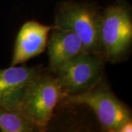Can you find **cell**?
Wrapping results in <instances>:
<instances>
[{"instance_id": "6da1fadb", "label": "cell", "mask_w": 132, "mask_h": 132, "mask_svg": "<svg viewBox=\"0 0 132 132\" xmlns=\"http://www.w3.org/2000/svg\"><path fill=\"white\" fill-rule=\"evenodd\" d=\"M60 101L66 104H82L89 106L94 111L101 127L106 131H131L130 109L119 100L102 81L83 93L62 95Z\"/></svg>"}, {"instance_id": "7a4b0ae2", "label": "cell", "mask_w": 132, "mask_h": 132, "mask_svg": "<svg viewBox=\"0 0 132 132\" xmlns=\"http://www.w3.org/2000/svg\"><path fill=\"white\" fill-rule=\"evenodd\" d=\"M101 15V11L94 3L64 1L57 6L53 25L74 32L81 40L86 52L104 59L100 42Z\"/></svg>"}, {"instance_id": "3957f363", "label": "cell", "mask_w": 132, "mask_h": 132, "mask_svg": "<svg viewBox=\"0 0 132 132\" xmlns=\"http://www.w3.org/2000/svg\"><path fill=\"white\" fill-rule=\"evenodd\" d=\"M100 42L105 60L117 62L128 52L132 42V13L126 0H118L101 11Z\"/></svg>"}, {"instance_id": "277c9868", "label": "cell", "mask_w": 132, "mask_h": 132, "mask_svg": "<svg viewBox=\"0 0 132 132\" xmlns=\"http://www.w3.org/2000/svg\"><path fill=\"white\" fill-rule=\"evenodd\" d=\"M62 96L61 88L55 77L41 73L30 85L18 109L38 131H43Z\"/></svg>"}, {"instance_id": "5b68a950", "label": "cell", "mask_w": 132, "mask_h": 132, "mask_svg": "<svg viewBox=\"0 0 132 132\" xmlns=\"http://www.w3.org/2000/svg\"><path fill=\"white\" fill-rule=\"evenodd\" d=\"M104 60L88 52H83L57 68L54 77L62 95H74L85 93L103 79Z\"/></svg>"}, {"instance_id": "8992f818", "label": "cell", "mask_w": 132, "mask_h": 132, "mask_svg": "<svg viewBox=\"0 0 132 132\" xmlns=\"http://www.w3.org/2000/svg\"><path fill=\"white\" fill-rule=\"evenodd\" d=\"M42 71L26 65L10 66L0 69V106L19 109L30 85Z\"/></svg>"}, {"instance_id": "52a82bcc", "label": "cell", "mask_w": 132, "mask_h": 132, "mask_svg": "<svg viewBox=\"0 0 132 132\" xmlns=\"http://www.w3.org/2000/svg\"><path fill=\"white\" fill-rule=\"evenodd\" d=\"M53 27V25H44L36 21L25 22L16 36L11 66L23 64L44 52L48 34Z\"/></svg>"}, {"instance_id": "ba28073f", "label": "cell", "mask_w": 132, "mask_h": 132, "mask_svg": "<svg viewBox=\"0 0 132 132\" xmlns=\"http://www.w3.org/2000/svg\"><path fill=\"white\" fill-rule=\"evenodd\" d=\"M50 32L46 47L49 67L53 72L73 57L87 52L80 38L74 32L54 27Z\"/></svg>"}, {"instance_id": "9c48e42d", "label": "cell", "mask_w": 132, "mask_h": 132, "mask_svg": "<svg viewBox=\"0 0 132 132\" xmlns=\"http://www.w3.org/2000/svg\"><path fill=\"white\" fill-rule=\"evenodd\" d=\"M0 131L2 132L38 131L19 109H10L0 106Z\"/></svg>"}]
</instances>
